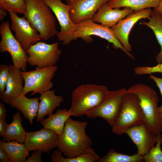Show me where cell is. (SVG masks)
<instances>
[{
	"label": "cell",
	"mask_w": 162,
	"mask_h": 162,
	"mask_svg": "<svg viewBox=\"0 0 162 162\" xmlns=\"http://www.w3.org/2000/svg\"><path fill=\"white\" fill-rule=\"evenodd\" d=\"M88 123L73 120H67L63 132L59 136L58 149L67 158H71L81 154L94 152L92 140L86 134Z\"/></svg>",
	"instance_id": "obj_1"
},
{
	"label": "cell",
	"mask_w": 162,
	"mask_h": 162,
	"mask_svg": "<svg viewBox=\"0 0 162 162\" xmlns=\"http://www.w3.org/2000/svg\"><path fill=\"white\" fill-rule=\"evenodd\" d=\"M24 17L39 32L41 39L47 40L57 35L56 20L51 9L43 0H25Z\"/></svg>",
	"instance_id": "obj_2"
},
{
	"label": "cell",
	"mask_w": 162,
	"mask_h": 162,
	"mask_svg": "<svg viewBox=\"0 0 162 162\" xmlns=\"http://www.w3.org/2000/svg\"><path fill=\"white\" fill-rule=\"evenodd\" d=\"M108 91L102 85L87 83L78 86L72 93L70 113L76 117L85 115L101 103Z\"/></svg>",
	"instance_id": "obj_3"
},
{
	"label": "cell",
	"mask_w": 162,
	"mask_h": 162,
	"mask_svg": "<svg viewBox=\"0 0 162 162\" xmlns=\"http://www.w3.org/2000/svg\"><path fill=\"white\" fill-rule=\"evenodd\" d=\"M138 98L145 117L144 124L156 133L162 132V124L159 117V100L157 94L152 87L142 83L133 85L126 90Z\"/></svg>",
	"instance_id": "obj_4"
},
{
	"label": "cell",
	"mask_w": 162,
	"mask_h": 162,
	"mask_svg": "<svg viewBox=\"0 0 162 162\" xmlns=\"http://www.w3.org/2000/svg\"><path fill=\"white\" fill-rule=\"evenodd\" d=\"M145 120L138 98L134 94L126 92L119 114L112 131L118 135L125 134L129 129L144 123Z\"/></svg>",
	"instance_id": "obj_5"
},
{
	"label": "cell",
	"mask_w": 162,
	"mask_h": 162,
	"mask_svg": "<svg viewBox=\"0 0 162 162\" xmlns=\"http://www.w3.org/2000/svg\"><path fill=\"white\" fill-rule=\"evenodd\" d=\"M92 35L97 36L106 40L112 44L115 49H120L130 57L134 59V57L124 48L110 27L97 24L92 19L84 20L76 25L73 39L76 40L81 38L86 42L90 43L92 41Z\"/></svg>",
	"instance_id": "obj_6"
},
{
	"label": "cell",
	"mask_w": 162,
	"mask_h": 162,
	"mask_svg": "<svg viewBox=\"0 0 162 162\" xmlns=\"http://www.w3.org/2000/svg\"><path fill=\"white\" fill-rule=\"evenodd\" d=\"M126 90L125 88H121L117 90H108L101 103L85 115L90 118H103L112 127L119 114Z\"/></svg>",
	"instance_id": "obj_7"
},
{
	"label": "cell",
	"mask_w": 162,
	"mask_h": 162,
	"mask_svg": "<svg viewBox=\"0 0 162 162\" xmlns=\"http://www.w3.org/2000/svg\"><path fill=\"white\" fill-rule=\"evenodd\" d=\"M28 55L27 63L36 68L56 65L61 54L58 43L49 44L38 41L31 46L26 51Z\"/></svg>",
	"instance_id": "obj_8"
},
{
	"label": "cell",
	"mask_w": 162,
	"mask_h": 162,
	"mask_svg": "<svg viewBox=\"0 0 162 162\" xmlns=\"http://www.w3.org/2000/svg\"><path fill=\"white\" fill-rule=\"evenodd\" d=\"M57 70V67L54 65L29 71H22L24 80L22 94L26 95L30 92H32L31 95L37 93L41 94L50 90L53 86L51 80Z\"/></svg>",
	"instance_id": "obj_9"
},
{
	"label": "cell",
	"mask_w": 162,
	"mask_h": 162,
	"mask_svg": "<svg viewBox=\"0 0 162 162\" xmlns=\"http://www.w3.org/2000/svg\"><path fill=\"white\" fill-rule=\"evenodd\" d=\"M0 33L1 36L0 51L9 52L13 64L22 71H26L28 55L20 43L13 34L8 22H3L1 24Z\"/></svg>",
	"instance_id": "obj_10"
},
{
	"label": "cell",
	"mask_w": 162,
	"mask_h": 162,
	"mask_svg": "<svg viewBox=\"0 0 162 162\" xmlns=\"http://www.w3.org/2000/svg\"><path fill=\"white\" fill-rule=\"evenodd\" d=\"M54 13L61 27V31L57 34L58 39L65 45L73 40L76 25L71 20L69 12L71 6L63 3L61 0H43Z\"/></svg>",
	"instance_id": "obj_11"
},
{
	"label": "cell",
	"mask_w": 162,
	"mask_h": 162,
	"mask_svg": "<svg viewBox=\"0 0 162 162\" xmlns=\"http://www.w3.org/2000/svg\"><path fill=\"white\" fill-rule=\"evenodd\" d=\"M59 135L52 130L44 128L35 131L27 132L24 143L29 151L38 150L49 153L58 147Z\"/></svg>",
	"instance_id": "obj_12"
},
{
	"label": "cell",
	"mask_w": 162,
	"mask_h": 162,
	"mask_svg": "<svg viewBox=\"0 0 162 162\" xmlns=\"http://www.w3.org/2000/svg\"><path fill=\"white\" fill-rule=\"evenodd\" d=\"M9 13L11 21V28L15 32V38L25 51L41 39L38 32L31 26L24 16L20 17L12 12Z\"/></svg>",
	"instance_id": "obj_13"
},
{
	"label": "cell",
	"mask_w": 162,
	"mask_h": 162,
	"mask_svg": "<svg viewBox=\"0 0 162 162\" xmlns=\"http://www.w3.org/2000/svg\"><path fill=\"white\" fill-rule=\"evenodd\" d=\"M152 11L150 8L134 11L110 27L118 40L128 52H130L132 50L128 39L132 28L140 20L146 18L149 19Z\"/></svg>",
	"instance_id": "obj_14"
},
{
	"label": "cell",
	"mask_w": 162,
	"mask_h": 162,
	"mask_svg": "<svg viewBox=\"0 0 162 162\" xmlns=\"http://www.w3.org/2000/svg\"><path fill=\"white\" fill-rule=\"evenodd\" d=\"M109 0H66L71 6L70 17L77 25L86 20L92 19L99 8Z\"/></svg>",
	"instance_id": "obj_15"
},
{
	"label": "cell",
	"mask_w": 162,
	"mask_h": 162,
	"mask_svg": "<svg viewBox=\"0 0 162 162\" xmlns=\"http://www.w3.org/2000/svg\"><path fill=\"white\" fill-rule=\"evenodd\" d=\"M158 134L150 130L144 123L129 129L125 133L137 147V153L142 156L148 153L156 143Z\"/></svg>",
	"instance_id": "obj_16"
},
{
	"label": "cell",
	"mask_w": 162,
	"mask_h": 162,
	"mask_svg": "<svg viewBox=\"0 0 162 162\" xmlns=\"http://www.w3.org/2000/svg\"><path fill=\"white\" fill-rule=\"evenodd\" d=\"M134 12L133 10L128 8H124L122 9L112 8L107 2L99 8L97 12L94 15L92 20L95 23L111 27Z\"/></svg>",
	"instance_id": "obj_17"
},
{
	"label": "cell",
	"mask_w": 162,
	"mask_h": 162,
	"mask_svg": "<svg viewBox=\"0 0 162 162\" xmlns=\"http://www.w3.org/2000/svg\"><path fill=\"white\" fill-rule=\"evenodd\" d=\"M9 66V77L5 90L0 98L3 102L9 104L12 99L22 94L24 88V80L20 69L13 64Z\"/></svg>",
	"instance_id": "obj_18"
},
{
	"label": "cell",
	"mask_w": 162,
	"mask_h": 162,
	"mask_svg": "<svg viewBox=\"0 0 162 162\" xmlns=\"http://www.w3.org/2000/svg\"><path fill=\"white\" fill-rule=\"evenodd\" d=\"M39 98H28L26 95L22 94L12 99L9 104L20 111L32 125L33 120L37 116L39 105Z\"/></svg>",
	"instance_id": "obj_19"
},
{
	"label": "cell",
	"mask_w": 162,
	"mask_h": 162,
	"mask_svg": "<svg viewBox=\"0 0 162 162\" xmlns=\"http://www.w3.org/2000/svg\"><path fill=\"white\" fill-rule=\"evenodd\" d=\"M40 94V100L36 121H40L47 115L52 113L53 111L59 106L63 100L61 96L56 95L54 90H48Z\"/></svg>",
	"instance_id": "obj_20"
},
{
	"label": "cell",
	"mask_w": 162,
	"mask_h": 162,
	"mask_svg": "<svg viewBox=\"0 0 162 162\" xmlns=\"http://www.w3.org/2000/svg\"><path fill=\"white\" fill-rule=\"evenodd\" d=\"M48 115L47 118H44L40 121V124L44 128L52 130L61 135L67 120L72 116L69 110L58 109L55 113Z\"/></svg>",
	"instance_id": "obj_21"
},
{
	"label": "cell",
	"mask_w": 162,
	"mask_h": 162,
	"mask_svg": "<svg viewBox=\"0 0 162 162\" xmlns=\"http://www.w3.org/2000/svg\"><path fill=\"white\" fill-rule=\"evenodd\" d=\"M0 148L6 154L10 162H26L29 152L24 143L15 140L5 142L0 141Z\"/></svg>",
	"instance_id": "obj_22"
},
{
	"label": "cell",
	"mask_w": 162,
	"mask_h": 162,
	"mask_svg": "<svg viewBox=\"0 0 162 162\" xmlns=\"http://www.w3.org/2000/svg\"><path fill=\"white\" fill-rule=\"evenodd\" d=\"M13 120L8 124L5 131L2 136V140L5 142L15 140L20 143L25 142L27 132L25 130L22 122V118L20 112L13 115Z\"/></svg>",
	"instance_id": "obj_23"
},
{
	"label": "cell",
	"mask_w": 162,
	"mask_h": 162,
	"mask_svg": "<svg viewBox=\"0 0 162 162\" xmlns=\"http://www.w3.org/2000/svg\"><path fill=\"white\" fill-rule=\"evenodd\" d=\"M159 0H109L107 4L112 8H128L136 12L145 9L156 8Z\"/></svg>",
	"instance_id": "obj_24"
},
{
	"label": "cell",
	"mask_w": 162,
	"mask_h": 162,
	"mask_svg": "<svg viewBox=\"0 0 162 162\" xmlns=\"http://www.w3.org/2000/svg\"><path fill=\"white\" fill-rule=\"evenodd\" d=\"M142 22L152 29L160 46V50L156 57V60L158 64L161 63H162V17L154 10L152 11L149 21Z\"/></svg>",
	"instance_id": "obj_25"
},
{
	"label": "cell",
	"mask_w": 162,
	"mask_h": 162,
	"mask_svg": "<svg viewBox=\"0 0 162 162\" xmlns=\"http://www.w3.org/2000/svg\"><path fill=\"white\" fill-rule=\"evenodd\" d=\"M62 152L58 149L54 150L51 156L52 162H98L100 158L94 152L81 154L71 158H65L62 156Z\"/></svg>",
	"instance_id": "obj_26"
},
{
	"label": "cell",
	"mask_w": 162,
	"mask_h": 162,
	"mask_svg": "<svg viewBox=\"0 0 162 162\" xmlns=\"http://www.w3.org/2000/svg\"><path fill=\"white\" fill-rule=\"evenodd\" d=\"M144 162L143 156L136 153L128 155L116 152L113 148L110 149L106 154L100 158L98 162Z\"/></svg>",
	"instance_id": "obj_27"
},
{
	"label": "cell",
	"mask_w": 162,
	"mask_h": 162,
	"mask_svg": "<svg viewBox=\"0 0 162 162\" xmlns=\"http://www.w3.org/2000/svg\"><path fill=\"white\" fill-rule=\"evenodd\" d=\"M0 9L25 15L26 4L24 0H0Z\"/></svg>",
	"instance_id": "obj_28"
},
{
	"label": "cell",
	"mask_w": 162,
	"mask_h": 162,
	"mask_svg": "<svg viewBox=\"0 0 162 162\" xmlns=\"http://www.w3.org/2000/svg\"><path fill=\"white\" fill-rule=\"evenodd\" d=\"M156 143L155 146L152 147L148 153L143 156L144 162H162V134L161 133L158 134Z\"/></svg>",
	"instance_id": "obj_29"
},
{
	"label": "cell",
	"mask_w": 162,
	"mask_h": 162,
	"mask_svg": "<svg viewBox=\"0 0 162 162\" xmlns=\"http://www.w3.org/2000/svg\"><path fill=\"white\" fill-rule=\"evenodd\" d=\"M135 74L137 75L151 74L156 73H162V63L152 67L142 66L135 67Z\"/></svg>",
	"instance_id": "obj_30"
},
{
	"label": "cell",
	"mask_w": 162,
	"mask_h": 162,
	"mask_svg": "<svg viewBox=\"0 0 162 162\" xmlns=\"http://www.w3.org/2000/svg\"><path fill=\"white\" fill-rule=\"evenodd\" d=\"M9 75V66L4 64H1L0 65V96L5 90Z\"/></svg>",
	"instance_id": "obj_31"
},
{
	"label": "cell",
	"mask_w": 162,
	"mask_h": 162,
	"mask_svg": "<svg viewBox=\"0 0 162 162\" xmlns=\"http://www.w3.org/2000/svg\"><path fill=\"white\" fill-rule=\"evenodd\" d=\"M42 152L38 150L33 151L30 156H28L26 162H42L41 154Z\"/></svg>",
	"instance_id": "obj_32"
},
{
	"label": "cell",
	"mask_w": 162,
	"mask_h": 162,
	"mask_svg": "<svg viewBox=\"0 0 162 162\" xmlns=\"http://www.w3.org/2000/svg\"><path fill=\"white\" fill-rule=\"evenodd\" d=\"M150 78L155 83L156 86L159 89L162 97V76L161 78L156 77L152 74L150 75ZM159 112L162 110V104L161 106L159 107Z\"/></svg>",
	"instance_id": "obj_33"
},
{
	"label": "cell",
	"mask_w": 162,
	"mask_h": 162,
	"mask_svg": "<svg viewBox=\"0 0 162 162\" xmlns=\"http://www.w3.org/2000/svg\"><path fill=\"white\" fill-rule=\"evenodd\" d=\"M8 124L6 119H0V136L2 137L6 129Z\"/></svg>",
	"instance_id": "obj_34"
},
{
	"label": "cell",
	"mask_w": 162,
	"mask_h": 162,
	"mask_svg": "<svg viewBox=\"0 0 162 162\" xmlns=\"http://www.w3.org/2000/svg\"><path fill=\"white\" fill-rule=\"evenodd\" d=\"M6 111L4 105L0 103V119H6Z\"/></svg>",
	"instance_id": "obj_35"
},
{
	"label": "cell",
	"mask_w": 162,
	"mask_h": 162,
	"mask_svg": "<svg viewBox=\"0 0 162 162\" xmlns=\"http://www.w3.org/2000/svg\"><path fill=\"white\" fill-rule=\"evenodd\" d=\"M7 159H9L6 154L2 148H0V160H3Z\"/></svg>",
	"instance_id": "obj_36"
},
{
	"label": "cell",
	"mask_w": 162,
	"mask_h": 162,
	"mask_svg": "<svg viewBox=\"0 0 162 162\" xmlns=\"http://www.w3.org/2000/svg\"><path fill=\"white\" fill-rule=\"evenodd\" d=\"M154 10L162 17V1H160L157 7Z\"/></svg>",
	"instance_id": "obj_37"
},
{
	"label": "cell",
	"mask_w": 162,
	"mask_h": 162,
	"mask_svg": "<svg viewBox=\"0 0 162 162\" xmlns=\"http://www.w3.org/2000/svg\"><path fill=\"white\" fill-rule=\"evenodd\" d=\"M7 14L6 11L0 9V21H2L4 17L7 16Z\"/></svg>",
	"instance_id": "obj_38"
},
{
	"label": "cell",
	"mask_w": 162,
	"mask_h": 162,
	"mask_svg": "<svg viewBox=\"0 0 162 162\" xmlns=\"http://www.w3.org/2000/svg\"><path fill=\"white\" fill-rule=\"evenodd\" d=\"M159 117L162 124V110L159 112Z\"/></svg>",
	"instance_id": "obj_39"
},
{
	"label": "cell",
	"mask_w": 162,
	"mask_h": 162,
	"mask_svg": "<svg viewBox=\"0 0 162 162\" xmlns=\"http://www.w3.org/2000/svg\"><path fill=\"white\" fill-rule=\"evenodd\" d=\"M0 162H10L9 159L5 160H0Z\"/></svg>",
	"instance_id": "obj_40"
},
{
	"label": "cell",
	"mask_w": 162,
	"mask_h": 162,
	"mask_svg": "<svg viewBox=\"0 0 162 162\" xmlns=\"http://www.w3.org/2000/svg\"><path fill=\"white\" fill-rule=\"evenodd\" d=\"M160 0V1H162V0Z\"/></svg>",
	"instance_id": "obj_41"
}]
</instances>
